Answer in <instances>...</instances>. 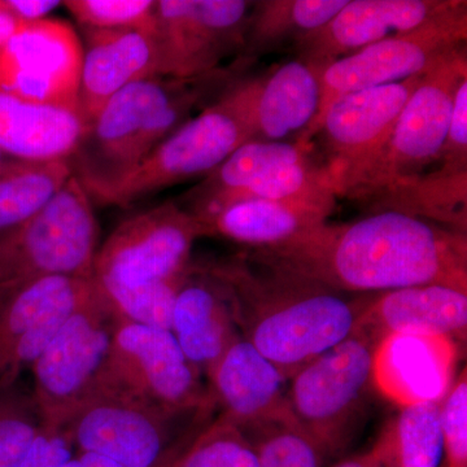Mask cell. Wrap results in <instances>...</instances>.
Returning a JSON list of instances; mask_svg holds the SVG:
<instances>
[{"label":"cell","instance_id":"obj_1","mask_svg":"<svg viewBox=\"0 0 467 467\" xmlns=\"http://www.w3.org/2000/svg\"><path fill=\"white\" fill-rule=\"evenodd\" d=\"M252 259L344 294L441 285L467 292V235L395 211L316 227Z\"/></svg>","mask_w":467,"mask_h":467},{"label":"cell","instance_id":"obj_2","mask_svg":"<svg viewBox=\"0 0 467 467\" xmlns=\"http://www.w3.org/2000/svg\"><path fill=\"white\" fill-rule=\"evenodd\" d=\"M225 288L243 339L269 359L287 382L355 330L368 295L344 292L266 265L233 257L204 265Z\"/></svg>","mask_w":467,"mask_h":467},{"label":"cell","instance_id":"obj_3","mask_svg":"<svg viewBox=\"0 0 467 467\" xmlns=\"http://www.w3.org/2000/svg\"><path fill=\"white\" fill-rule=\"evenodd\" d=\"M221 72L192 81L155 76L117 92L88 122L69 159L92 202L128 177L204 103Z\"/></svg>","mask_w":467,"mask_h":467},{"label":"cell","instance_id":"obj_4","mask_svg":"<svg viewBox=\"0 0 467 467\" xmlns=\"http://www.w3.org/2000/svg\"><path fill=\"white\" fill-rule=\"evenodd\" d=\"M467 77L466 45L420 79L376 158L343 184L337 196L368 202L410 182L439 161L450 128L454 95Z\"/></svg>","mask_w":467,"mask_h":467},{"label":"cell","instance_id":"obj_5","mask_svg":"<svg viewBox=\"0 0 467 467\" xmlns=\"http://www.w3.org/2000/svg\"><path fill=\"white\" fill-rule=\"evenodd\" d=\"M374 349L367 337L350 335L288 382L292 417L321 460L342 453L358 435L373 383Z\"/></svg>","mask_w":467,"mask_h":467},{"label":"cell","instance_id":"obj_6","mask_svg":"<svg viewBox=\"0 0 467 467\" xmlns=\"http://www.w3.org/2000/svg\"><path fill=\"white\" fill-rule=\"evenodd\" d=\"M92 199L72 175L39 211L0 232V285L45 276L92 278L98 223Z\"/></svg>","mask_w":467,"mask_h":467},{"label":"cell","instance_id":"obj_7","mask_svg":"<svg viewBox=\"0 0 467 467\" xmlns=\"http://www.w3.org/2000/svg\"><path fill=\"white\" fill-rule=\"evenodd\" d=\"M95 384L174 417L192 411L204 416L214 405L201 371L184 356L171 331L135 324L119 316Z\"/></svg>","mask_w":467,"mask_h":467},{"label":"cell","instance_id":"obj_8","mask_svg":"<svg viewBox=\"0 0 467 467\" xmlns=\"http://www.w3.org/2000/svg\"><path fill=\"white\" fill-rule=\"evenodd\" d=\"M119 315L92 278L90 291L32 365V396L42 426L66 429L91 391Z\"/></svg>","mask_w":467,"mask_h":467},{"label":"cell","instance_id":"obj_9","mask_svg":"<svg viewBox=\"0 0 467 467\" xmlns=\"http://www.w3.org/2000/svg\"><path fill=\"white\" fill-rule=\"evenodd\" d=\"M204 229L180 202L140 212L122 221L98 248L92 278L101 288H134L178 278L192 265Z\"/></svg>","mask_w":467,"mask_h":467},{"label":"cell","instance_id":"obj_10","mask_svg":"<svg viewBox=\"0 0 467 467\" xmlns=\"http://www.w3.org/2000/svg\"><path fill=\"white\" fill-rule=\"evenodd\" d=\"M466 39L467 3L461 2L420 29L383 39L327 64L321 77L318 115L304 142L309 143L326 110L344 95L426 75L465 46Z\"/></svg>","mask_w":467,"mask_h":467},{"label":"cell","instance_id":"obj_11","mask_svg":"<svg viewBox=\"0 0 467 467\" xmlns=\"http://www.w3.org/2000/svg\"><path fill=\"white\" fill-rule=\"evenodd\" d=\"M254 2L247 0H156L152 36L159 75L202 78L242 52Z\"/></svg>","mask_w":467,"mask_h":467},{"label":"cell","instance_id":"obj_12","mask_svg":"<svg viewBox=\"0 0 467 467\" xmlns=\"http://www.w3.org/2000/svg\"><path fill=\"white\" fill-rule=\"evenodd\" d=\"M248 129L218 98L156 147L97 202L128 207L153 193L211 173L243 143Z\"/></svg>","mask_w":467,"mask_h":467},{"label":"cell","instance_id":"obj_13","mask_svg":"<svg viewBox=\"0 0 467 467\" xmlns=\"http://www.w3.org/2000/svg\"><path fill=\"white\" fill-rule=\"evenodd\" d=\"M174 416L125 393L95 384L66 429L75 451L121 467H153L171 447Z\"/></svg>","mask_w":467,"mask_h":467},{"label":"cell","instance_id":"obj_14","mask_svg":"<svg viewBox=\"0 0 467 467\" xmlns=\"http://www.w3.org/2000/svg\"><path fill=\"white\" fill-rule=\"evenodd\" d=\"M82 43L57 18L21 24L0 47V92L45 106L78 110Z\"/></svg>","mask_w":467,"mask_h":467},{"label":"cell","instance_id":"obj_15","mask_svg":"<svg viewBox=\"0 0 467 467\" xmlns=\"http://www.w3.org/2000/svg\"><path fill=\"white\" fill-rule=\"evenodd\" d=\"M325 64L297 57L263 76L235 82L220 95L252 140H304L318 115Z\"/></svg>","mask_w":467,"mask_h":467},{"label":"cell","instance_id":"obj_16","mask_svg":"<svg viewBox=\"0 0 467 467\" xmlns=\"http://www.w3.org/2000/svg\"><path fill=\"white\" fill-rule=\"evenodd\" d=\"M423 76L350 92L326 110L310 140L321 138L337 193L376 158Z\"/></svg>","mask_w":467,"mask_h":467},{"label":"cell","instance_id":"obj_17","mask_svg":"<svg viewBox=\"0 0 467 467\" xmlns=\"http://www.w3.org/2000/svg\"><path fill=\"white\" fill-rule=\"evenodd\" d=\"M205 374L212 399L223 409L221 416L245 435L275 423L295 422L287 380L242 337L234 340Z\"/></svg>","mask_w":467,"mask_h":467},{"label":"cell","instance_id":"obj_18","mask_svg":"<svg viewBox=\"0 0 467 467\" xmlns=\"http://www.w3.org/2000/svg\"><path fill=\"white\" fill-rule=\"evenodd\" d=\"M461 0H348L337 16L295 46L297 57L317 63L337 58L413 32L444 16Z\"/></svg>","mask_w":467,"mask_h":467},{"label":"cell","instance_id":"obj_19","mask_svg":"<svg viewBox=\"0 0 467 467\" xmlns=\"http://www.w3.org/2000/svg\"><path fill=\"white\" fill-rule=\"evenodd\" d=\"M456 340L442 335L392 334L377 344L373 384L399 405L441 402L453 383Z\"/></svg>","mask_w":467,"mask_h":467},{"label":"cell","instance_id":"obj_20","mask_svg":"<svg viewBox=\"0 0 467 467\" xmlns=\"http://www.w3.org/2000/svg\"><path fill=\"white\" fill-rule=\"evenodd\" d=\"M467 292L441 285L368 295L353 334L374 344L392 334L466 337ZM352 334V335H353Z\"/></svg>","mask_w":467,"mask_h":467},{"label":"cell","instance_id":"obj_21","mask_svg":"<svg viewBox=\"0 0 467 467\" xmlns=\"http://www.w3.org/2000/svg\"><path fill=\"white\" fill-rule=\"evenodd\" d=\"M159 75L152 32L85 30L78 86V112L86 124L117 92Z\"/></svg>","mask_w":467,"mask_h":467},{"label":"cell","instance_id":"obj_22","mask_svg":"<svg viewBox=\"0 0 467 467\" xmlns=\"http://www.w3.org/2000/svg\"><path fill=\"white\" fill-rule=\"evenodd\" d=\"M337 198L238 202L198 221L205 236H221L252 251L266 250L324 225L334 212Z\"/></svg>","mask_w":467,"mask_h":467},{"label":"cell","instance_id":"obj_23","mask_svg":"<svg viewBox=\"0 0 467 467\" xmlns=\"http://www.w3.org/2000/svg\"><path fill=\"white\" fill-rule=\"evenodd\" d=\"M171 333L201 373L241 337L223 285L205 266L190 265L175 297Z\"/></svg>","mask_w":467,"mask_h":467},{"label":"cell","instance_id":"obj_24","mask_svg":"<svg viewBox=\"0 0 467 467\" xmlns=\"http://www.w3.org/2000/svg\"><path fill=\"white\" fill-rule=\"evenodd\" d=\"M86 129L78 110L0 92V150L12 158L32 162L69 160Z\"/></svg>","mask_w":467,"mask_h":467},{"label":"cell","instance_id":"obj_25","mask_svg":"<svg viewBox=\"0 0 467 467\" xmlns=\"http://www.w3.org/2000/svg\"><path fill=\"white\" fill-rule=\"evenodd\" d=\"M309 158V143L304 140H247L205 175L202 182L187 193L186 205H181L193 216H201L223 196L247 186L259 175Z\"/></svg>","mask_w":467,"mask_h":467},{"label":"cell","instance_id":"obj_26","mask_svg":"<svg viewBox=\"0 0 467 467\" xmlns=\"http://www.w3.org/2000/svg\"><path fill=\"white\" fill-rule=\"evenodd\" d=\"M377 211H395L456 232H467V171L441 165L368 201Z\"/></svg>","mask_w":467,"mask_h":467},{"label":"cell","instance_id":"obj_27","mask_svg":"<svg viewBox=\"0 0 467 467\" xmlns=\"http://www.w3.org/2000/svg\"><path fill=\"white\" fill-rule=\"evenodd\" d=\"M348 0H263L252 8L241 57H259L288 45L295 47L321 29Z\"/></svg>","mask_w":467,"mask_h":467},{"label":"cell","instance_id":"obj_28","mask_svg":"<svg viewBox=\"0 0 467 467\" xmlns=\"http://www.w3.org/2000/svg\"><path fill=\"white\" fill-rule=\"evenodd\" d=\"M92 278L55 275L18 282L0 301V376L15 352L46 315L90 287Z\"/></svg>","mask_w":467,"mask_h":467},{"label":"cell","instance_id":"obj_29","mask_svg":"<svg viewBox=\"0 0 467 467\" xmlns=\"http://www.w3.org/2000/svg\"><path fill=\"white\" fill-rule=\"evenodd\" d=\"M441 402L402 407L389 420L373 451L382 467H439L442 450Z\"/></svg>","mask_w":467,"mask_h":467},{"label":"cell","instance_id":"obj_30","mask_svg":"<svg viewBox=\"0 0 467 467\" xmlns=\"http://www.w3.org/2000/svg\"><path fill=\"white\" fill-rule=\"evenodd\" d=\"M69 160L17 161L0 173V232L39 211L72 177Z\"/></svg>","mask_w":467,"mask_h":467},{"label":"cell","instance_id":"obj_31","mask_svg":"<svg viewBox=\"0 0 467 467\" xmlns=\"http://www.w3.org/2000/svg\"><path fill=\"white\" fill-rule=\"evenodd\" d=\"M337 195V189L330 171L326 165L316 164L312 158L272 169L254 178L252 182L229 195L223 196L205 213L196 218H204L218 209L244 201H292L318 196Z\"/></svg>","mask_w":467,"mask_h":467},{"label":"cell","instance_id":"obj_32","mask_svg":"<svg viewBox=\"0 0 467 467\" xmlns=\"http://www.w3.org/2000/svg\"><path fill=\"white\" fill-rule=\"evenodd\" d=\"M41 429L32 392L20 378L0 377V467H20Z\"/></svg>","mask_w":467,"mask_h":467},{"label":"cell","instance_id":"obj_33","mask_svg":"<svg viewBox=\"0 0 467 467\" xmlns=\"http://www.w3.org/2000/svg\"><path fill=\"white\" fill-rule=\"evenodd\" d=\"M180 467H259V459L248 436L220 414L195 435Z\"/></svg>","mask_w":467,"mask_h":467},{"label":"cell","instance_id":"obj_34","mask_svg":"<svg viewBox=\"0 0 467 467\" xmlns=\"http://www.w3.org/2000/svg\"><path fill=\"white\" fill-rule=\"evenodd\" d=\"M186 275L134 288H101L97 285L119 317L171 331L175 297Z\"/></svg>","mask_w":467,"mask_h":467},{"label":"cell","instance_id":"obj_35","mask_svg":"<svg viewBox=\"0 0 467 467\" xmlns=\"http://www.w3.org/2000/svg\"><path fill=\"white\" fill-rule=\"evenodd\" d=\"M64 7L84 30L152 32L156 0H67Z\"/></svg>","mask_w":467,"mask_h":467},{"label":"cell","instance_id":"obj_36","mask_svg":"<svg viewBox=\"0 0 467 467\" xmlns=\"http://www.w3.org/2000/svg\"><path fill=\"white\" fill-rule=\"evenodd\" d=\"M259 467H321V457L295 422L275 423L247 435Z\"/></svg>","mask_w":467,"mask_h":467},{"label":"cell","instance_id":"obj_37","mask_svg":"<svg viewBox=\"0 0 467 467\" xmlns=\"http://www.w3.org/2000/svg\"><path fill=\"white\" fill-rule=\"evenodd\" d=\"M442 450L447 467H467V371L463 368L441 401Z\"/></svg>","mask_w":467,"mask_h":467},{"label":"cell","instance_id":"obj_38","mask_svg":"<svg viewBox=\"0 0 467 467\" xmlns=\"http://www.w3.org/2000/svg\"><path fill=\"white\" fill-rule=\"evenodd\" d=\"M439 164L467 171V77L460 82L454 95L450 128Z\"/></svg>","mask_w":467,"mask_h":467},{"label":"cell","instance_id":"obj_39","mask_svg":"<svg viewBox=\"0 0 467 467\" xmlns=\"http://www.w3.org/2000/svg\"><path fill=\"white\" fill-rule=\"evenodd\" d=\"M73 454L75 447L67 429L42 426L20 467H61Z\"/></svg>","mask_w":467,"mask_h":467},{"label":"cell","instance_id":"obj_40","mask_svg":"<svg viewBox=\"0 0 467 467\" xmlns=\"http://www.w3.org/2000/svg\"><path fill=\"white\" fill-rule=\"evenodd\" d=\"M5 11L20 23H36L48 18L63 2L57 0H0Z\"/></svg>","mask_w":467,"mask_h":467},{"label":"cell","instance_id":"obj_41","mask_svg":"<svg viewBox=\"0 0 467 467\" xmlns=\"http://www.w3.org/2000/svg\"><path fill=\"white\" fill-rule=\"evenodd\" d=\"M61 467H121L116 462L92 453H81L77 451Z\"/></svg>","mask_w":467,"mask_h":467},{"label":"cell","instance_id":"obj_42","mask_svg":"<svg viewBox=\"0 0 467 467\" xmlns=\"http://www.w3.org/2000/svg\"><path fill=\"white\" fill-rule=\"evenodd\" d=\"M193 438H195V436H192V438L190 439L186 436L182 441L175 442V444L169 448L165 456L160 460L158 465L153 467H180L181 459H182L184 451L189 447V444L192 442Z\"/></svg>","mask_w":467,"mask_h":467},{"label":"cell","instance_id":"obj_43","mask_svg":"<svg viewBox=\"0 0 467 467\" xmlns=\"http://www.w3.org/2000/svg\"><path fill=\"white\" fill-rule=\"evenodd\" d=\"M21 24L24 23H20L16 18L12 17L0 3V47L11 39V36L17 32Z\"/></svg>","mask_w":467,"mask_h":467},{"label":"cell","instance_id":"obj_44","mask_svg":"<svg viewBox=\"0 0 467 467\" xmlns=\"http://www.w3.org/2000/svg\"><path fill=\"white\" fill-rule=\"evenodd\" d=\"M334 467H382L373 451L361 454V456L352 457V459L343 461Z\"/></svg>","mask_w":467,"mask_h":467},{"label":"cell","instance_id":"obj_45","mask_svg":"<svg viewBox=\"0 0 467 467\" xmlns=\"http://www.w3.org/2000/svg\"><path fill=\"white\" fill-rule=\"evenodd\" d=\"M17 161H23V160L12 158V156L7 155L5 150H0V173L5 171V169H8L11 167V165H14L15 162Z\"/></svg>","mask_w":467,"mask_h":467},{"label":"cell","instance_id":"obj_46","mask_svg":"<svg viewBox=\"0 0 467 467\" xmlns=\"http://www.w3.org/2000/svg\"><path fill=\"white\" fill-rule=\"evenodd\" d=\"M16 284H18V282H15V284L0 285V301L3 300V297H5Z\"/></svg>","mask_w":467,"mask_h":467}]
</instances>
